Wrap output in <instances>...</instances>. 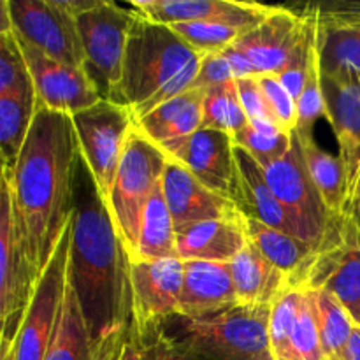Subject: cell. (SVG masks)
Returning a JSON list of instances; mask_svg holds the SVG:
<instances>
[{"label": "cell", "instance_id": "74e56055", "mask_svg": "<svg viewBox=\"0 0 360 360\" xmlns=\"http://www.w3.org/2000/svg\"><path fill=\"white\" fill-rule=\"evenodd\" d=\"M326 116V102L322 94V81H320V63L319 49L309 63L308 76H306L304 88L297 101V127L295 134H313L315 123Z\"/></svg>", "mask_w": 360, "mask_h": 360}, {"label": "cell", "instance_id": "d6a6232c", "mask_svg": "<svg viewBox=\"0 0 360 360\" xmlns=\"http://www.w3.org/2000/svg\"><path fill=\"white\" fill-rule=\"evenodd\" d=\"M248 123L236 79L204 90L202 129L220 130L234 136L241 132Z\"/></svg>", "mask_w": 360, "mask_h": 360}, {"label": "cell", "instance_id": "7dc6e473", "mask_svg": "<svg viewBox=\"0 0 360 360\" xmlns=\"http://www.w3.org/2000/svg\"><path fill=\"white\" fill-rule=\"evenodd\" d=\"M253 360H274V359H273V355L269 354V350H267V352H264V354H260L259 357H255Z\"/></svg>", "mask_w": 360, "mask_h": 360}, {"label": "cell", "instance_id": "2e32d148", "mask_svg": "<svg viewBox=\"0 0 360 360\" xmlns=\"http://www.w3.org/2000/svg\"><path fill=\"white\" fill-rule=\"evenodd\" d=\"M162 151L185 165L207 188L236 202L238 162L231 134L199 129L190 137L171 144Z\"/></svg>", "mask_w": 360, "mask_h": 360}, {"label": "cell", "instance_id": "3957f363", "mask_svg": "<svg viewBox=\"0 0 360 360\" xmlns=\"http://www.w3.org/2000/svg\"><path fill=\"white\" fill-rule=\"evenodd\" d=\"M202 53L183 41L169 25L137 13L127 41L120 104L137 111L169 83L200 65Z\"/></svg>", "mask_w": 360, "mask_h": 360}, {"label": "cell", "instance_id": "e0dca14e", "mask_svg": "<svg viewBox=\"0 0 360 360\" xmlns=\"http://www.w3.org/2000/svg\"><path fill=\"white\" fill-rule=\"evenodd\" d=\"M162 188L176 232L199 221L229 218L239 213L234 200L207 188L185 165L172 157L165 158Z\"/></svg>", "mask_w": 360, "mask_h": 360}, {"label": "cell", "instance_id": "7bdbcfd3", "mask_svg": "<svg viewBox=\"0 0 360 360\" xmlns=\"http://www.w3.org/2000/svg\"><path fill=\"white\" fill-rule=\"evenodd\" d=\"M341 214H345L355 225L360 234V164L357 171L348 178L347 200H345V207Z\"/></svg>", "mask_w": 360, "mask_h": 360}, {"label": "cell", "instance_id": "30bf717a", "mask_svg": "<svg viewBox=\"0 0 360 360\" xmlns=\"http://www.w3.org/2000/svg\"><path fill=\"white\" fill-rule=\"evenodd\" d=\"M0 9L18 37L58 62L84 69L76 18L63 0H2Z\"/></svg>", "mask_w": 360, "mask_h": 360}, {"label": "cell", "instance_id": "f546056e", "mask_svg": "<svg viewBox=\"0 0 360 360\" xmlns=\"http://www.w3.org/2000/svg\"><path fill=\"white\" fill-rule=\"evenodd\" d=\"M46 360H97L91 350L90 334L81 315L79 302L69 281H67L65 299H63L55 340Z\"/></svg>", "mask_w": 360, "mask_h": 360}, {"label": "cell", "instance_id": "d6986e66", "mask_svg": "<svg viewBox=\"0 0 360 360\" xmlns=\"http://www.w3.org/2000/svg\"><path fill=\"white\" fill-rule=\"evenodd\" d=\"M238 304L231 262L185 260L183 290L178 315L185 319H210Z\"/></svg>", "mask_w": 360, "mask_h": 360}, {"label": "cell", "instance_id": "836d02e7", "mask_svg": "<svg viewBox=\"0 0 360 360\" xmlns=\"http://www.w3.org/2000/svg\"><path fill=\"white\" fill-rule=\"evenodd\" d=\"M236 148H241L253 157L260 167L283 158L292 148L294 134L285 132L276 123H248L241 132L232 136Z\"/></svg>", "mask_w": 360, "mask_h": 360}, {"label": "cell", "instance_id": "9c48e42d", "mask_svg": "<svg viewBox=\"0 0 360 360\" xmlns=\"http://www.w3.org/2000/svg\"><path fill=\"white\" fill-rule=\"evenodd\" d=\"M72 123L81 158L108 206L127 136L136 123L132 111L118 102L102 98L72 115Z\"/></svg>", "mask_w": 360, "mask_h": 360}, {"label": "cell", "instance_id": "c3c4849f", "mask_svg": "<svg viewBox=\"0 0 360 360\" xmlns=\"http://www.w3.org/2000/svg\"><path fill=\"white\" fill-rule=\"evenodd\" d=\"M355 322H357V326L360 327V309H359L357 315H355Z\"/></svg>", "mask_w": 360, "mask_h": 360}, {"label": "cell", "instance_id": "4fadbf2b", "mask_svg": "<svg viewBox=\"0 0 360 360\" xmlns=\"http://www.w3.org/2000/svg\"><path fill=\"white\" fill-rule=\"evenodd\" d=\"M315 27L316 11L313 6L306 13L274 7L262 23L246 32L234 46L248 56L259 76H280L304 49Z\"/></svg>", "mask_w": 360, "mask_h": 360}, {"label": "cell", "instance_id": "ab89813d", "mask_svg": "<svg viewBox=\"0 0 360 360\" xmlns=\"http://www.w3.org/2000/svg\"><path fill=\"white\" fill-rule=\"evenodd\" d=\"M134 340L139 347L143 360H193L178 345L172 343L171 338L165 334L164 327L150 330V333L134 338Z\"/></svg>", "mask_w": 360, "mask_h": 360}, {"label": "cell", "instance_id": "277c9868", "mask_svg": "<svg viewBox=\"0 0 360 360\" xmlns=\"http://www.w3.org/2000/svg\"><path fill=\"white\" fill-rule=\"evenodd\" d=\"M271 306H236L210 319L172 316L164 330L193 360H253L269 350Z\"/></svg>", "mask_w": 360, "mask_h": 360}, {"label": "cell", "instance_id": "7402d4cb", "mask_svg": "<svg viewBox=\"0 0 360 360\" xmlns=\"http://www.w3.org/2000/svg\"><path fill=\"white\" fill-rule=\"evenodd\" d=\"M236 162H238V195H236L238 210L245 217L253 218L267 227L301 238L290 214L271 190L264 169L253 160L252 155L241 148H236Z\"/></svg>", "mask_w": 360, "mask_h": 360}, {"label": "cell", "instance_id": "ffe728a7", "mask_svg": "<svg viewBox=\"0 0 360 360\" xmlns=\"http://www.w3.org/2000/svg\"><path fill=\"white\" fill-rule=\"evenodd\" d=\"M326 118L340 144V158L350 178L360 164V76L354 72L322 74Z\"/></svg>", "mask_w": 360, "mask_h": 360}, {"label": "cell", "instance_id": "bcb514c9", "mask_svg": "<svg viewBox=\"0 0 360 360\" xmlns=\"http://www.w3.org/2000/svg\"><path fill=\"white\" fill-rule=\"evenodd\" d=\"M118 360H143L141 357V352H139V347H137L136 340L129 341V343L123 347L122 354H120Z\"/></svg>", "mask_w": 360, "mask_h": 360}, {"label": "cell", "instance_id": "60d3db41", "mask_svg": "<svg viewBox=\"0 0 360 360\" xmlns=\"http://www.w3.org/2000/svg\"><path fill=\"white\" fill-rule=\"evenodd\" d=\"M236 86H238L239 98H241V104L245 108L250 123H276L271 115L266 95H264L262 86H260L257 77L236 79Z\"/></svg>", "mask_w": 360, "mask_h": 360}, {"label": "cell", "instance_id": "83f0119b", "mask_svg": "<svg viewBox=\"0 0 360 360\" xmlns=\"http://www.w3.org/2000/svg\"><path fill=\"white\" fill-rule=\"evenodd\" d=\"M162 259H178V250H176L174 221L160 185L146 204L141 220L136 255L130 262Z\"/></svg>", "mask_w": 360, "mask_h": 360}, {"label": "cell", "instance_id": "7c38bea8", "mask_svg": "<svg viewBox=\"0 0 360 360\" xmlns=\"http://www.w3.org/2000/svg\"><path fill=\"white\" fill-rule=\"evenodd\" d=\"M301 290H327L354 316L360 309V234L345 214L334 220Z\"/></svg>", "mask_w": 360, "mask_h": 360}, {"label": "cell", "instance_id": "4316f807", "mask_svg": "<svg viewBox=\"0 0 360 360\" xmlns=\"http://www.w3.org/2000/svg\"><path fill=\"white\" fill-rule=\"evenodd\" d=\"M316 20L320 72H354L360 76V25L323 20L319 14Z\"/></svg>", "mask_w": 360, "mask_h": 360}, {"label": "cell", "instance_id": "b9f144b4", "mask_svg": "<svg viewBox=\"0 0 360 360\" xmlns=\"http://www.w3.org/2000/svg\"><path fill=\"white\" fill-rule=\"evenodd\" d=\"M229 81H234V74L224 53H206L200 60L199 74L193 81L192 90H206V88L229 83Z\"/></svg>", "mask_w": 360, "mask_h": 360}, {"label": "cell", "instance_id": "9a60e30c", "mask_svg": "<svg viewBox=\"0 0 360 360\" xmlns=\"http://www.w3.org/2000/svg\"><path fill=\"white\" fill-rule=\"evenodd\" d=\"M16 39L34 81L37 105L72 116L102 101L84 69L58 62L18 35Z\"/></svg>", "mask_w": 360, "mask_h": 360}, {"label": "cell", "instance_id": "f1b7e54d", "mask_svg": "<svg viewBox=\"0 0 360 360\" xmlns=\"http://www.w3.org/2000/svg\"><path fill=\"white\" fill-rule=\"evenodd\" d=\"M327 359H343L357 322L340 299L327 290H308Z\"/></svg>", "mask_w": 360, "mask_h": 360}, {"label": "cell", "instance_id": "8fae6325", "mask_svg": "<svg viewBox=\"0 0 360 360\" xmlns=\"http://www.w3.org/2000/svg\"><path fill=\"white\" fill-rule=\"evenodd\" d=\"M264 174L276 199L283 204L299 229L301 239L315 246L322 245L338 217L327 210L319 190L313 185L295 134L288 153L264 167Z\"/></svg>", "mask_w": 360, "mask_h": 360}, {"label": "cell", "instance_id": "ac0fdd59", "mask_svg": "<svg viewBox=\"0 0 360 360\" xmlns=\"http://www.w3.org/2000/svg\"><path fill=\"white\" fill-rule=\"evenodd\" d=\"M130 9L160 25L231 21L252 30L273 13L274 7L239 0H134Z\"/></svg>", "mask_w": 360, "mask_h": 360}, {"label": "cell", "instance_id": "681fc988", "mask_svg": "<svg viewBox=\"0 0 360 360\" xmlns=\"http://www.w3.org/2000/svg\"><path fill=\"white\" fill-rule=\"evenodd\" d=\"M327 360H343V359H327Z\"/></svg>", "mask_w": 360, "mask_h": 360}, {"label": "cell", "instance_id": "d4e9b609", "mask_svg": "<svg viewBox=\"0 0 360 360\" xmlns=\"http://www.w3.org/2000/svg\"><path fill=\"white\" fill-rule=\"evenodd\" d=\"M231 271L239 306H271L290 288L288 278L250 243L232 260Z\"/></svg>", "mask_w": 360, "mask_h": 360}, {"label": "cell", "instance_id": "52a82bcc", "mask_svg": "<svg viewBox=\"0 0 360 360\" xmlns=\"http://www.w3.org/2000/svg\"><path fill=\"white\" fill-rule=\"evenodd\" d=\"M72 245V221L60 238L51 260L46 266L34 299L13 345L0 348V360H46L56 327L60 322L67 281H69V255Z\"/></svg>", "mask_w": 360, "mask_h": 360}, {"label": "cell", "instance_id": "603a6c76", "mask_svg": "<svg viewBox=\"0 0 360 360\" xmlns=\"http://www.w3.org/2000/svg\"><path fill=\"white\" fill-rule=\"evenodd\" d=\"M245 229L250 245L255 246L274 267L288 278L290 288H301L319 246L278 229L267 227L253 218L245 217Z\"/></svg>", "mask_w": 360, "mask_h": 360}, {"label": "cell", "instance_id": "44dd1931", "mask_svg": "<svg viewBox=\"0 0 360 360\" xmlns=\"http://www.w3.org/2000/svg\"><path fill=\"white\" fill-rule=\"evenodd\" d=\"M248 245L245 214L193 224L176 232L178 259L232 262Z\"/></svg>", "mask_w": 360, "mask_h": 360}, {"label": "cell", "instance_id": "5b68a950", "mask_svg": "<svg viewBox=\"0 0 360 360\" xmlns=\"http://www.w3.org/2000/svg\"><path fill=\"white\" fill-rule=\"evenodd\" d=\"M165 158L167 157L164 151L151 143L134 123L123 146L122 160L108 202L112 224L125 245L130 260L136 255L141 220L148 200L162 185Z\"/></svg>", "mask_w": 360, "mask_h": 360}, {"label": "cell", "instance_id": "cb8c5ba5", "mask_svg": "<svg viewBox=\"0 0 360 360\" xmlns=\"http://www.w3.org/2000/svg\"><path fill=\"white\" fill-rule=\"evenodd\" d=\"M204 90H188L136 120L141 132L160 150L202 129Z\"/></svg>", "mask_w": 360, "mask_h": 360}, {"label": "cell", "instance_id": "7a4b0ae2", "mask_svg": "<svg viewBox=\"0 0 360 360\" xmlns=\"http://www.w3.org/2000/svg\"><path fill=\"white\" fill-rule=\"evenodd\" d=\"M81 164L72 116L37 105L13 169H2L28 259L39 278L74 217Z\"/></svg>", "mask_w": 360, "mask_h": 360}, {"label": "cell", "instance_id": "1f68e13d", "mask_svg": "<svg viewBox=\"0 0 360 360\" xmlns=\"http://www.w3.org/2000/svg\"><path fill=\"white\" fill-rule=\"evenodd\" d=\"M0 95L37 98L27 60L4 11L0 23Z\"/></svg>", "mask_w": 360, "mask_h": 360}, {"label": "cell", "instance_id": "f35d334b", "mask_svg": "<svg viewBox=\"0 0 360 360\" xmlns=\"http://www.w3.org/2000/svg\"><path fill=\"white\" fill-rule=\"evenodd\" d=\"M257 79H259L260 86H262V91L266 95L267 105H269V111L273 115L274 122L285 132L294 134L295 127H297V102L292 98V95L288 94L287 88L281 84V81L276 76L264 74V76H259Z\"/></svg>", "mask_w": 360, "mask_h": 360}, {"label": "cell", "instance_id": "ee69618b", "mask_svg": "<svg viewBox=\"0 0 360 360\" xmlns=\"http://www.w3.org/2000/svg\"><path fill=\"white\" fill-rule=\"evenodd\" d=\"M221 53H224L229 65H231L232 74H234V79H243V77H259V74H257L255 67L252 65L248 56H246L241 49L236 48L234 44L229 46V48L224 49Z\"/></svg>", "mask_w": 360, "mask_h": 360}, {"label": "cell", "instance_id": "d590c367", "mask_svg": "<svg viewBox=\"0 0 360 360\" xmlns=\"http://www.w3.org/2000/svg\"><path fill=\"white\" fill-rule=\"evenodd\" d=\"M179 37L188 42L195 51L220 53L241 39L248 28L231 21H192V23L169 25Z\"/></svg>", "mask_w": 360, "mask_h": 360}, {"label": "cell", "instance_id": "4dcf8cb0", "mask_svg": "<svg viewBox=\"0 0 360 360\" xmlns=\"http://www.w3.org/2000/svg\"><path fill=\"white\" fill-rule=\"evenodd\" d=\"M37 111V98L0 95V151L2 169H13Z\"/></svg>", "mask_w": 360, "mask_h": 360}, {"label": "cell", "instance_id": "e575fe53", "mask_svg": "<svg viewBox=\"0 0 360 360\" xmlns=\"http://www.w3.org/2000/svg\"><path fill=\"white\" fill-rule=\"evenodd\" d=\"M301 302V288H288L271 304L269 354L274 360H295L292 350V336H294Z\"/></svg>", "mask_w": 360, "mask_h": 360}, {"label": "cell", "instance_id": "ba28073f", "mask_svg": "<svg viewBox=\"0 0 360 360\" xmlns=\"http://www.w3.org/2000/svg\"><path fill=\"white\" fill-rule=\"evenodd\" d=\"M0 199V348H6L13 345L41 278L28 259L9 183L4 178Z\"/></svg>", "mask_w": 360, "mask_h": 360}, {"label": "cell", "instance_id": "f6af8a7d", "mask_svg": "<svg viewBox=\"0 0 360 360\" xmlns=\"http://www.w3.org/2000/svg\"><path fill=\"white\" fill-rule=\"evenodd\" d=\"M343 360H360V327H355Z\"/></svg>", "mask_w": 360, "mask_h": 360}, {"label": "cell", "instance_id": "6da1fadb", "mask_svg": "<svg viewBox=\"0 0 360 360\" xmlns=\"http://www.w3.org/2000/svg\"><path fill=\"white\" fill-rule=\"evenodd\" d=\"M69 283L97 360H118L136 338L130 257L108 206L81 158L76 179Z\"/></svg>", "mask_w": 360, "mask_h": 360}, {"label": "cell", "instance_id": "8992f818", "mask_svg": "<svg viewBox=\"0 0 360 360\" xmlns=\"http://www.w3.org/2000/svg\"><path fill=\"white\" fill-rule=\"evenodd\" d=\"M136 18L134 9H125L109 0H95L90 9L76 16L84 53V72L104 101L120 104L127 41Z\"/></svg>", "mask_w": 360, "mask_h": 360}, {"label": "cell", "instance_id": "8d00e7d4", "mask_svg": "<svg viewBox=\"0 0 360 360\" xmlns=\"http://www.w3.org/2000/svg\"><path fill=\"white\" fill-rule=\"evenodd\" d=\"M292 350L295 360H327L315 311H313L311 295L308 290H302L301 309L292 336Z\"/></svg>", "mask_w": 360, "mask_h": 360}, {"label": "cell", "instance_id": "484cf974", "mask_svg": "<svg viewBox=\"0 0 360 360\" xmlns=\"http://www.w3.org/2000/svg\"><path fill=\"white\" fill-rule=\"evenodd\" d=\"M295 134V132H294ZM302 158L308 167L311 181L319 190L320 197L326 202L327 210L340 217L343 213L345 200H347L348 178L340 155H330L319 146L313 134H295Z\"/></svg>", "mask_w": 360, "mask_h": 360}, {"label": "cell", "instance_id": "5bb4252c", "mask_svg": "<svg viewBox=\"0 0 360 360\" xmlns=\"http://www.w3.org/2000/svg\"><path fill=\"white\" fill-rule=\"evenodd\" d=\"M130 288L136 338L164 327L178 315L183 290V260L130 262Z\"/></svg>", "mask_w": 360, "mask_h": 360}]
</instances>
